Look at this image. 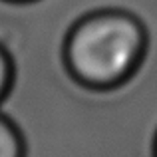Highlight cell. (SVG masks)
Returning <instances> with one entry per match:
<instances>
[{"label":"cell","mask_w":157,"mask_h":157,"mask_svg":"<svg viewBox=\"0 0 157 157\" xmlns=\"http://www.w3.org/2000/svg\"><path fill=\"white\" fill-rule=\"evenodd\" d=\"M149 52V30L125 8H98L82 14L62 40L68 78L94 94L117 92L139 74Z\"/></svg>","instance_id":"cell-1"},{"label":"cell","mask_w":157,"mask_h":157,"mask_svg":"<svg viewBox=\"0 0 157 157\" xmlns=\"http://www.w3.org/2000/svg\"><path fill=\"white\" fill-rule=\"evenodd\" d=\"M0 157H28V143L20 125L0 111Z\"/></svg>","instance_id":"cell-2"},{"label":"cell","mask_w":157,"mask_h":157,"mask_svg":"<svg viewBox=\"0 0 157 157\" xmlns=\"http://www.w3.org/2000/svg\"><path fill=\"white\" fill-rule=\"evenodd\" d=\"M16 86V62L12 52L0 42V105L10 98Z\"/></svg>","instance_id":"cell-3"},{"label":"cell","mask_w":157,"mask_h":157,"mask_svg":"<svg viewBox=\"0 0 157 157\" xmlns=\"http://www.w3.org/2000/svg\"><path fill=\"white\" fill-rule=\"evenodd\" d=\"M4 4H12V6H28V4H36L40 0H0Z\"/></svg>","instance_id":"cell-4"},{"label":"cell","mask_w":157,"mask_h":157,"mask_svg":"<svg viewBox=\"0 0 157 157\" xmlns=\"http://www.w3.org/2000/svg\"><path fill=\"white\" fill-rule=\"evenodd\" d=\"M151 157H157V129L153 135V141H151Z\"/></svg>","instance_id":"cell-5"}]
</instances>
